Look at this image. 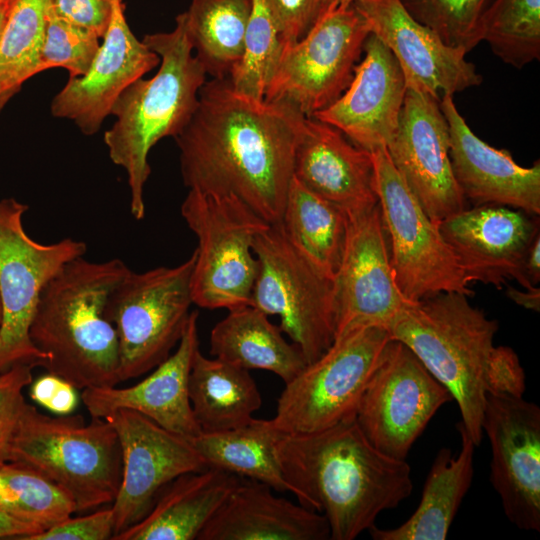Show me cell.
<instances>
[{
    "label": "cell",
    "mask_w": 540,
    "mask_h": 540,
    "mask_svg": "<svg viewBox=\"0 0 540 540\" xmlns=\"http://www.w3.org/2000/svg\"><path fill=\"white\" fill-rule=\"evenodd\" d=\"M319 512L278 497L256 480L240 477L197 540H328Z\"/></svg>",
    "instance_id": "cell-26"
},
{
    "label": "cell",
    "mask_w": 540,
    "mask_h": 540,
    "mask_svg": "<svg viewBox=\"0 0 540 540\" xmlns=\"http://www.w3.org/2000/svg\"><path fill=\"white\" fill-rule=\"evenodd\" d=\"M32 369L19 364L0 372V464L10 460L12 441L27 404L23 392L33 380Z\"/></svg>",
    "instance_id": "cell-40"
},
{
    "label": "cell",
    "mask_w": 540,
    "mask_h": 540,
    "mask_svg": "<svg viewBox=\"0 0 540 540\" xmlns=\"http://www.w3.org/2000/svg\"><path fill=\"white\" fill-rule=\"evenodd\" d=\"M277 455L289 492L326 518L331 540L357 538L412 492L407 461L376 449L355 417L315 432L283 433Z\"/></svg>",
    "instance_id": "cell-2"
},
{
    "label": "cell",
    "mask_w": 540,
    "mask_h": 540,
    "mask_svg": "<svg viewBox=\"0 0 540 540\" xmlns=\"http://www.w3.org/2000/svg\"><path fill=\"white\" fill-rule=\"evenodd\" d=\"M481 41L517 69L539 60L540 0H493L482 19Z\"/></svg>",
    "instance_id": "cell-36"
},
{
    "label": "cell",
    "mask_w": 540,
    "mask_h": 540,
    "mask_svg": "<svg viewBox=\"0 0 540 540\" xmlns=\"http://www.w3.org/2000/svg\"><path fill=\"white\" fill-rule=\"evenodd\" d=\"M99 37L49 11L41 50L43 71L64 68L69 78L84 75L99 48Z\"/></svg>",
    "instance_id": "cell-39"
},
{
    "label": "cell",
    "mask_w": 540,
    "mask_h": 540,
    "mask_svg": "<svg viewBox=\"0 0 540 540\" xmlns=\"http://www.w3.org/2000/svg\"><path fill=\"white\" fill-rule=\"evenodd\" d=\"M114 534L112 508L69 518L24 540H107Z\"/></svg>",
    "instance_id": "cell-42"
},
{
    "label": "cell",
    "mask_w": 540,
    "mask_h": 540,
    "mask_svg": "<svg viewBox=\"0 0 540 540\" xmlns=\"http://www.w3.org/2000/svg\"><path fill=\"white\" fill-rule=\"evenodd\" d=\"M369 34L353 5L324 12L304 38L282 49L264 99L288 101L312 117L348 87Z\"/></svg>",
    "instance_id": "cell-13"
},
{
    "label": "cell",
    "mask_w": 540,
    "mask_h": 540,
    "mask_svg": "<svg viewBox=\"0 0 540 540\" xmlns=\"http://www.w3.org/2000/svg\"><path fill=\"white\" fill-rule=\"evenodd\" d=\"M461 450L453 456L449 448L438 451L426 478L422 497L414 513L395 528L372 526L374 540H444L473 478L475 444L458 423Z\"/></svg>",
    "instance_id": "cell-28"
},
{
    "label": "cell",
    "mask_w": 540,
    "mask_h": 540,
    "mask_svg": "<svg viewBox=\"0 0 540 540\" xmlns=\"http://www.w3.org/2000/svg\"><path fill=\"white\" fill-rule=\"evenodd\" d=\"M491 445L490 481L516 527L540 531V408L505 393L488 394L483 422Z\"/></svg>",
    "instance_id": "cell-15"
},
{
    "label": "cell",
    "mask_w": 540,
    "mask_h": 540,
    "mask_svg": "<svg viewBox=\"0 0 540 540\" xmlns=\"http://www.w3.org/2000/svg\"><path fill=\"white\" fill-rule=\"evenodd\" d=\"M452 395L403 343L390 339L359 400L355 419L385 455L406 460L435 413Z\"/></svg>",
    "instance_id": "cell-14"
},
{
    "label": "cell",
    "mask_w": 540,
    "mask_h": 540,
    "mask_svg": "<svg viewBox=\"0 0 540 540\" xmlns=\"http://www.w3.org/2000/svg\"><path fill=\"white\" fill-rule=\"evenodd\" d=\"M357 0H325L324 12L338 7H349Z\"/></svg>",
    "instance_id": "cell-49"
},
{
    "label": "cell",
    "mask_w": 540,
    "mask_h": 540,
    "mask_svg": "<svg viewBox=\"0 0 540 540\" xmlns=\"http://www.w3.org/2000/svg\"><path fill=\"white\" fill-rule=\"evenodd\" d=\"M10 2L11 0H5L0 2V43L10 7Z\"/></svg>",
    "instance_id": "cell-48"
},
{
    "label": "cell",
    "mask_w": 540,
    "mask_h": 540,
    "mask_svg": "<svg viewBox=\"0 0 540 540\" xmlns=\"http://www.w3.org/2000/svg\"><path fill=\"white\" fill-rule=\"evenodd\" d=\"M39 532L41 531L38 528L11 518L0 511V539L24 540L26 537Z\"/></svg>",
    "instance_id": "cell-45"
},
{
    "label": "cell",
    "mask_w": 540,
    "mask_h": 540,
    "mask_svg": "<svg viewBox=\"0 0 540 540\" xmlns=\"http://www.w3.org/2000/svg\"><path fill=\"white\" fill-rule=\"evenodd\" d=\"M189 399L202 432L242 426L254 417L262 397L249 370L195 353L188 382Z\"/></svg>",
    "instance_id": "cell-30"
},
{
    "label": "cell",
    "mask_w": 540,
    "mask_h": 540,
    "mask_svg": "<svg viewBox=\"0 0 540 540\" xmlns=\"http://www.w3.org/2000/svg\"><path fill=\"white\" fill-rule=\"evenodd\" d=\"M498 327L468 296L445 292L407 305L387 328L390 339L407 346L450 392L476 447L483 438L487 395L525 391L517 354L494 345Z\"/></svg>",
    "instance_id": "cell-3"
},
{
    "label": "cell",
    "mask_w": 540,
    "mask_h": 540,
    "mask_svg": "<svg viewBox=\"0 0 540 540\" xmlns=\"http://www.w3.org/2000/svg\"><path fill=\"white\" fill-rule=\"evenodd\" d=\"M307 118L288 101L238 92L229 78L206 80L175 137L184 185L235 196L268 224L280 223Z\"/></svg>",
    "instance_id": "cell-1"
},
{
    "label": "cell",
    "mask_w": 540,
    "mask_h": 540,
    "mask_svg": "<svg viewBox=\"0 0 540 540\" xmlns=\"http://www.w3.org/2000/svg\"><path fill=\"white\" fill-rule=\"evenodd\" d=\"M386 150L434 222L467 208L452 169L449 127L440 98L407 88L396 132Z\"/></svg>",
    "instance_id": "cell-17"
},
{
    "label": "cell",
    "mask_w": 540,
    "mask_h": 540,
    "mask_svg": "<svg viewBox=\"0 0 540 540\" xmlns=\"http://www.w3.org/2000/svg\"><path fill=\"white\" fill-rule=\"evenodd\" d=\"M347 219L345 247L334 276L336 335L362 324L387 329L413 302L397 286L379 203L349 213Z\"/></svg>",
    "instance_id": "cell-18"
},
{
    "label": "cell",
    "mask_w": 540,
    "mask_h": 540,
    "mask_svg": "<svg viewBox=\"0 0 540 540\" xmlns=\"http://www.w3.org/2000/svg\"><path fill=\"white\" fill-rule=\"evenodd\" d=\"M142 41L160 57L158 71L121 93L111 111L116 121L104 134L110 159L127 173L130 212L136 220L145 216L149 153L161 139L175 138L185 128L207 75L193 52L183 13L176 17L174 30L147 34Z\"/></svg>",
    "instance_id": "cell-5"
},
{
    "label": "cell",
    "mask_w": 540,
    "mask_h": 540,
    "mask_svg": "<svg viewBox=\"0 0 540 540\" xmlns=\"http://www.w3.org/2000/svg\"><path fill=\"white\" fill-rule=\"evenodd\" d=\"M251 0H191L183 12L188 38L206 74L229 78L244 54Z\"/></svg>",
    "instance_id": "cell-32"
},
{
    "label": "cell",
    "mask_w": 540,
    "mask_h": 540,
    "mask_svg": "<svg viewBox=\"0 0 540 540\" xmlns=\"http://www.w3.org/2000/svg\"><path fill=\"white\" fill-rule=\"evenodd\" d=\"M290 241L306 256L335 276L347 235V214L308 190L294 177L281 218Z\"/></svg>",
    "instance_id": "cell-33"
},
{
    "label": "cell",
    "mask_w": 540,
    "mask_h": 540,
    "mask_svg": "<svg viewBox=\"0 0 540 540\" xmlns=\"http://www.w3.org/2000/svg\"><path fill=\"white\" fill-rule=\"evenodd\" d=\"M283 435L273 420L255 419L224 431L201 432L191 439L207 467L262 482L278 492L289 491L277 455Z\"/></svg>",
    "instance_id": "cell-31"
},
{
    "label": "cell",
    "mask_w": 540,
    "mask_h": 540,
    "mask_svg": "<svg viewBox=\"0 0 540 540\" xmlns=\"http://www.w3.org/2000/svg\"><path fill=\"white\" fill-rule=\"evenodd\" d=\"M159 64L160 57L130 30L122 0H114L111 22L92 64L84 75L69 78L52 99L51 113L93 135L121 93Z\"/></svg>",
    "instance_id": "cell-21"
},
{
    "label": "cell",
    "mask_w": 540,
    "mask_h": 540,
    "mask_svg": "<svg viewBox=\"0 0 540 540\" xmlns=\"http://www.w3.org/2000/svg\"><path fill=\"white\" fill-rule=\"evenodd\" d=\"M2 1H5V0H0V2H2Z\"/></svg>",
    "instance_id": "cell-52"
},
{
    "label": "cell",
    "mask_w": 540,
    "mask_h": 540,
    "mask_svg": "<svg viewBox=\"0 0 540 540\" xmlns=\"http://www.w3.org/2000/svg\"><path fill=\"white\" fill-rule=\"evenodd\" d=\"M283 48L304 38L324 13L325 0H265Z\"/></svg>",
    "instance_id": "cell-41"
},
{
    "label": "cell",
    "mask_w": 540,
    "mask_h": 540,
    "mask_svg": "<svg viewBox=\"0 0 540 540\" xmlns=\"http://www.w3.org/2000/svg\"><path fill=\"white\" fill-rule=\"evenodd\" d=\"M440 108L450 135V159L456 182L473 206L500 205L540 214V163L517 164L505 149L477 137L459 113L452 95H442Z\"/></svg>",
    "instance_id": "cell-23"
},
{
    "label": "cell",
    "mask_w": 540,
    "mask_h": 540,
    "mask_svg": "<svg viewBox=\"0 0 540 540\" xmlns=\"http://www.w3.org/2000/svg\"><path fill=\"white\" fill-rule=\"evenodd\" d=\"M354 8L398 61L407 88L441 98L479 86L481 75L463 48L447 45L399 0H357Z\"/></svg>",
    "instance_id": "cell-20"
},
{
    "label": "cell",
    "mask_w": 540,
    "mask_h": 540,
    "mask_svg": "<svg viewBox=\"0 0 540 540\" xmlns=\"http://www.w3.org/2000/svg\"><path fill=\"white\" fill-rule=\"evenodd\" d=\"M257 273L249 305L278 316L279 328L306 363L320 357L336 335L334 275L298 249L281 223L269 224L255 238Z\"/></svg>",
    "instance_id": "cell-7"
},
{
    "label": "cell",
    "mask_w": 540,
    "mask_h": 540,
    "mask_svg": "<svg viewBox=\"0 0 540 540\" xmlns=\"http://www.w3.org/2000/svg\"><path fill=\"white\" fill-rule=\"evenodd\" d=\"M29 206L0 198V372L15 365L46 367L48 357L32 342L31 323L45 285L71 260L83 257V241L42 244L24 229Z\"/></svg>",
    "instance_id": "cell-11"
},
{
    "label": "cell",
    "mask_w": 540,
    "mask_h": 540,
    "mask_svg": "<svg viewBox=\"0 0 540 540\" xmlns=\"http://www.w3.org/2000/svg\"><path fill=\"white\" fill-rule=\"evenodd\" d=\"M418 22L447 45L467 53L481 42L483 16L493 0H399Z\"/></svg>",
    "instance_id": "cell-38"
},
{
    "label": "cell",
    "mask_w": 540,
    "mask_h": 540,
    "mask_svg": "<svg viewBox=\"0 0 540 540\" xmlns=\"http://www.w3.org/2000/svg\"><path fill=\"white\" fill-rule=\"evenodd\" d=\"M239 478L213 467L180 475L161 491L142 520L112 539H197Z\"/></svg>",
    "instance_id": "cell-27"
},
{
    "label": "cell",
    "mask_w": 540,
    "mask_h": 540,
    "mask_svg": "<svg viewBox=\"0 0 540 540\" xmlns=\"http://www.w3.org/2000/svg\"><path fill=\"white\" fill-rule=\"evenodd\" d=\"M281 51L282 47L265 0H251L244 54L229 76L233 87L252 98L264 99Z\"/></svg>",
    "instance_id": "cell-37"
},
{
    "label": "cell",
    "mask_w": 540,
    "mask_h": 540,
    "mask_svg": "<svg viewBox=\"0 0 540 540\" xmlns=\"http://www.w3.org/2000/svg\"><path fill=\"white\" fill-rule=\"evenodd\" d=\"M390 340L385 327L354 325L285 384L272 418L283 433H309L355 417L359 400Z\"/></svg>",
    "instance_id": "cell-10"
},
{
    "label": "cell",
    "mask_w": 540,
    "mask_h": 540,
    "mask_svg": "<svg viewBox=\"0 0 540 540\" xmlns=\"http://www.w3.org/2000/svg\"><path fill=\"white\" fill-rule=\"evenodd\" d=\"M362 55L345 91L312 117L373 152L386 148L393 138L407 86L398 61L374 34L367 37Z\"/></svg>",
    "instance_id": "cell-22"
},
{
    "label": "cell",
    "mask_w": 540,
    "mask_h": 540,
    "mask_svg": "<svg viewBox=\"0 0 540 540\" xmlns=\"http://www.w3.org/2000/svg\"><path fill=\"white\" fill-rule=\"evenodd\" d=\"M29 396L39 406L57 416L72 414L79 402L77 388L50 372L32 380Z\"/></svg>",
    "instance_id": "cell-44"
},
{
    "label": "cell",
    "mask_w": 540,
    "mask_h": 540,
    "mask_svg": "<svg viewBox=\"0 0 540 540\" xmlns=\"http://www.w3.org/2000/svg\"><path fill=\"white\" fill-rule=\"evenodd\" d=\"M268 317L251 305L229 310L211 330L210 354L246 370L272 372L286 384L307 363Z\"/></svg>",
    "instance_id": "cell-29"
},
{
    "label": "cell",
    "mask_w": 540,
    "mask_h": 540,
    "mask_svg": "<svg viewBox=\"0 0 540 540\" xmlns=\"http://www.w3.org/2000/svg\"><path fill=\"white\" fill-rule=\"evenodd\" d=\"M195 253L177 266L130 270L109 295L105 315L119 343V382L153 370L182 337L193 304Z\"/></svg>",
    "instance_id": "cell-9"
},
{
    "label": "cell",
    "mask_w": 540,
    "mask_h": 540,
    "mask_svg": "<svg viewBox=\"0 0 540 540\" xmlns=\"http://www.w3.org/2000/svg\"><path fill=\"white\" fill-rule=\"evenodd\" d=\"M40 472L72 499L76 512L112 504L122 478L118 434L107 419L49 416L26 404L10 460Z\"/></svg>",
    "instance_id": "cell-6"
},
{
    "label": "cell",
    "mask_w": 540,
    "mask_h": 540,
    "mask_svg": "<svg viewBox=\"0 0 540 540\" xmlns=\"http://www.w3.org/2000/svg\"><path fill=\"white\" fill-rule=\"evenodd\" d=\"M0 511L40 531L76 512L64 490L32 467L16 461L0 464Z\"/></svg>",
    "instance_id": "cell-35"
},
{
    "label": "cell",
    "mask_w": 540,
    "mask_h": 540,
    "mask_svg": "<svg viewBox=\"0 0 540 540\" xmlns=\"http://www.w3.org/2000/svg\"><path fill=\"white\" fill-rule=\"evenodd\" d=\"M525 276L532 286L540 281V233L531 242L524 264Z\"/></svg>",
    "instance_id": "cell-47"
},
{
    "label": "cell",
    "mask_w": 540,
    "mask_h": 540,
    "mask_svg": "<svg viewBox=\"0 0 540 540\" xmlns=\"http://www.w3.org/2000/svg\"><path fill=\"white\" fill-rule=\"evenodd\" d=\"M113 4L114 0H51L50 10L103 39L111 22Z\"/></svg>",
    "instance_id": "cell-43"
},
{
    "label": "cell",
    "mask_w": 540,
    "mask_h": 540,
    "mask_svg": "<svg viewBox=\"0 0 540 540\" xmlns=\"http://www.w3.org/2000/svg\"><path fill=\"white\" fill-rule=\"evenodd\" d=\"M2 322V305H1V299H0V326Z\"/></svg>",
    "instance_id": "cell-50"
},
{
    "label": "cell",
    "mask_w": 540,
    "mask_h": 540,
    "mask_svg": "<svg viewBox=\"0 0 540 540\" xmlns=\"http://www.w3.org/2000/svg\"><path fill=\"white\" fill-rule=\"evenodd\" d=\"M197 311L190 313L174 353L139 383L117 388L83 389L81 400L92 418L104 419L118 409L143 414L166 430L193 439L202 430L189 399L188 382L195 353L199 350Z\"/></svg>",
    "instance_id": "cell-24"
},
{
    "label": "cell",
    "mask_w": 540,
    "mask_h": 540,
    "mask_svg": "<svg viewBox=\"0 0 540 540\" xmlns=\"http://www.w3.org/2000/svg\"><path fill=\"white\" fill-rule=\"evenodd\" d=\"M51 0H11L0 43V104L43 71L41 50Z\"/></svg>",
    "instance_id": "cell-34"
},
{
    "label": "cell",
    "mask_w": 540,
    "mask_h": 540,
    "mask_svg": "<svg viewBox=\"0 0 540 540\" xmlns=\"http://www.w3.org/2000/svg\"><path fill=\"white\" fill-rule=\"evenodd\" d=\"M506 295L515 304L535 312L540 311V288H524L519 290L509 284H506Z\"/></svg>",
    "instance_id": "cell-46"
},
{
    "label": "cell",
    "mask_w": 540,
    "mask_h": 540,
    "mask_svg": "<svg viewBox=\"0 0 540 540\" xmlns=\"http://www.w3.org/2000/svg\"><path fill=\"white\" fill-rule=\"evenodd\" d=\"M104 419L115 428L122 453L121 483L111 506L114 537L142 520L170 482L207 465L190 439L139 412L118 409Z\"/></svg>",
    "instance_id": "cell-16"
},
{
    "label": "cell",
    "mask_w": 540,
    "mask_h": 540,
    "mask_svg": "<svg viewBox=\"0 0 540 540\" xmlns=\"http://www.w3.org/2000/svg\"><path fill=\"white\" fill-rule=\"evenodd\" d=\"M180 210L197 239L193 304L228 311L249 305L257 273L253 244L269 224L232 195L189 190Z\"/></svg>",
    "instance_id": "cell-8"
},
{
    "label": "cell",
    "mask_w": 540,
    "mask_h": 540,
    "mask_svg": "<svg viewBox=\"0 0 540 540\" xmlns=\"http://www.w3.org/2000/svg\"><path fill=\"white\" fill-rule=\"evenodd\" d=\"M3 107H4V106H2V105L0 104V111L2 110Z\"/></svg>",
    "instance_id": "cell-51"
},
{
    "label": "cell",
    "mask_w": 540,
    "mask_h": 540,
    "mask_svg": "<svg viewBox=\"0 0 540 540\" xmlns=\"http://www.w3.org/2000/svg\"><path fill=\"white\" fill-rule=\"evenodd\" d=\"M371 153L378 203L401 293L410 302L445 292L473 295L438 224L395 169L386 148Z\"/></svg>",
    "instance_id": "cell-12"
},
{
    "label": "cell",
    "mask_w": 540,
    "mask_h": 540,
    "mask_svg": "<svg viewBox=\"0 0 540 540\" xmlns=\"http://www.w3.org/2000/svg\"><path fill=\"white\" fill-rule=\"evenodd\" d=\"M293 177L346 214L378 204L372 153L313 117L297 147Z\"/></svg>",
    "instance_id": "cell-25"
},
{
    "label": "cell",
    "mask_w": 540,
    "mask_h": 540,
    "mask_svg": "<svg viewBox=\"0 0 540 540\" xmlns=\"http://www.w3.org/2000/svg\"><path fill=\"white\" fill-rule=\"evenodd\" d=\"M468 283L500 289L509 281L533 288L524 271L531 242L539 233L532 215L521 210L481 205L465 208L437 223Z\"/></svg>",
    "instance_id": "cell-19"
},
{
    "label": "cell",
    "mask_w": 540,
    "mask_h": 540,
    "mask_svg": "<svg viewBox=\"0 0 540 540\" xmlns=\"http://www.w3.org/2000/svg\"><path fill=\"white\" fill-rule=\"evenodd\" d=\"M130 271L120 259L66 263L43 288L30 327L46 369L77 389L116 386L119 343L105 315L109 295Z\"/></svg>",
    "instance_id": "cell-4"
}]
</instances>
